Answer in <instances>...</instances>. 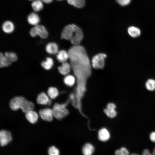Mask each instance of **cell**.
<instances>
[{"label":"cell","mask_w":155,"mask_h":155,"mask_svg":"<svg viewBox=\"0 0 155 155\" xmlns=\"http://www.w3.org/2000/svg\"><path fill=\"white\" fill-rule=\"evenodd\" d=\"M71 67L77 78V96L81 97L85 90L86 80L91 73L89 58L82 46L75 45L68 52Z\"/></svg>","instance_id":"obj_1"},{"label":"cell","mask_w":155,"mask_h":155,"mask_svg":"<svg viewBox=\"0 0 155 155\" xmlns=\"http://www.w3.org/2000/svg\"><path fill=\"white\" fill-rule=\"evenodd\" d=\"M61 38L69 40L73 45H78L83 38L82 30L74 24H70L66 26L61 34Z\"/></svg>","instance_id":"obj_2"},{"label":"cell","mask_w":155,"mask_h":155,"mask_svg":"<svg viewBox=\"0 0 155 155\" xmlns=\"http://www.w3.org/2000/svg\"><path fill=\"white\" fill-rule=\"evenodd\" d=\"M9 106L13 111L21 108L24 113L33 110L34 108V104L32 102L28 101L21 96H16L11 99L9 103Z\"/></svg>","instance_id":"obj_3"},{"label":"cell","mask_w":155,"mask_h":155,"mask_svg":"<svg viewBox=\"0 0 155 155\" xmlns=\"http://www.w3.org/2000/svg\"><path fill=\"white\" fill-rule=\"evenodd\" d=\"M66 106V104L55 103L52 109L53 116L60 120L67 116L69 112L65 108Z\"/></svg>","instance_id":"obj_4"},{"label":"cell","mask_w":155,"mask_h":155,"mask_svg":"<svg viewBox=\"0 0 155 155\" xmlns=\"http://www.w3.org/2000/svg\"><path fill=\"white\" fill-rule=\"evenodd\" d=\"M30 34L32 37L39 36L43 39L46 38L48 36V32L45 27L39 24L31 28L30 31Z\"/></svg>","instance_id":"obj_5"},{"label":"cell","mask_w":155,"mask_h":155,"mask_svg":"<svg viewBox=\"0 0 155 155\" xmlns=\"http://www.w3.org/2000/svg\"><path fill=\"white\" fill-rule=\"evenodd\" d=\"M106 55L103 53H100L95 55L92 60V65L93 67L96 69L103 68L105 64V59Z\"/></svg>","instance_id":"obj_6"},{"label":"cell","mask_w":155,"mask_h":155,"mask_svg":"<svg viewBox=\"0 0 155 155\" xmlns=\"http://www.w3.org/2000/svg\"><path fill=\"white\" fill-rule=\"evenodd\" d=\"M11 133L9 131L1 130L0 131V143L1 146L7 145L12 140Z\"/></svg>","instance_id":"obj_7"},{"label":"cell","mask_w":155,"mask_h":155,"mask_svg":"<svg viewBox=\"0 0 155 155\" xmlns=\"http://www.w3.org/2000/svg\"><path fill=\"white\" fill-rule=\"evenodd\" d=\"M39 114L41 118L43 120L48 122H51L53 119V113L52 110L47 108L40 110Z\"/></svg>","instance_id":"obj_8"},{"label":"cell","mask_w":155,"mask_h":155,"mask_svg":"<svg viewBox=\"0 0 155 155\" xmlns=\"http://www.w3.org/2000/svg\"><path fill=\"white\" fill-rule=\"evenodd\" d=\"M49 97L48 95L45 93L41 92L38 96L36 102L38 104L45 105L48 104L49 105L51 104V100Z\"/></svg>","instance_id":"obj_9"},{"label":"cell","mask_w":155,"mask_h":155,"mask_svg":"<svg viewBox=\"0 0 155 155\" xmlns=\"http://www.w3.org/2000/svg\"><path fill=\"white\" fill-rule=\"evenodd\" d=\"M27 19L29 24L34 26L39 24L40 21L39 16L35 12H31L29 14Z\"/></svg>","instance_id":"obj_10"},{"label":"cell","mask_w":155,"mask_h":155,"mask_svg":"<svg viewBox=\"0 0 155 155\" xmlns=\"http://www.w3.org/2000/svg\"><path fill=\"white\" fill-rule=\"evenodd\" d=\"M116 106L113 103H109L107 106V108L104 110V112L109 117L113 118L115 117L117 115V112L115 109Z\"/></svg>","instance_id":"obj_11"},{"label":"cell","mask_w":155,"mask_h":155,"mask_svg":"<svg viewBox=\"0 0 155 155\" xmlns=\"http://www.w3.org/2000/svg\"><path fill=\"white\" fill-rule=\"evenodd\" d=\"M25 117L27 120L32 124L36 123L38 119L37 113L33 110L29 111L26 113Z\"/></svg>","instance_id":"obj_12"},{"label":"cell","mask_w":155,"mask_h":155,"mask_svg":"<svg viewBox=\"0 0 155 155\" xmlns=\"http://www.w3.org/2000/svg\"><path fill=\"white\" fill-rule=\"evenodd\" d=\"M2 28L3 31L4 32L7 34H10L14 31L15 26L12 22L7 20L4 22Z\"/></svg>","instance_id":"obj_13"},{"label":"cell","mask_w":155,"mask_h":155,"mask_svg":"<svg viewBox=\"0 0 155 155\" xmlns=\"http://www.w3.org/2000/svg\"><path fill=\"white\" fill-rule=\"evenodd\" d=\"M71 68V64L65 62L62 63L61 65L58 67V70L61 74L67 75L70 72Z\"/></svg>","instance_id":"obj_14"},{"label":"cell","mask_w":155,"mask_h":155,"mask_svg":"<svg viewBox=\"0 0 155 155\" xmlns=\"http://www.w3.org/2000/svg\"><path fill=\"white\" fill-rule=\"evenodd\" d=\"M46 50L50 54H57L59 51L58 47L55 43L50 42L46 46Z\"/></svg>","instance_id":"obj_15"},{"label":"cell","mask_w":155,"mask_h":155,"mask_svg":"<svg viewBox=\"0 0 155 155\" xmlns=\"http://www.w3.org/2000/svg\"><path fill=\"white\" fill-rule=\"evenodd\" d=\"M57 54V59L62 63L66 62L69 58L68 52L63 50L58 51Z\"/></svg>","instance_id":"obj_16"},{"label":"cell","mask_w":155,"mask_h":155,"mask_svg":"<svg viewBox=\"0 0 155 155\" xmlns=\"http://www.w3.org/2000/svg\"><path fill=\"white\" fill-rule=\"evenodd\" d=\"M43 2L41 0H34L31 3V6L35 12H39L43 8Z\"/></svg>","instance_id":"obj_17"},{"label":"cell","mask_w":155,"mask_h":155,"mask_svg":"<svg viewBox=\"0 0 155 155\" xmlns=\"http://www.w3.org/2000/svg\"><path fill=\"white\" fill-rule=\"evenodd\" d=\"M110 136L108 131L105 128L101 129L98 132V138L100 141H106L109 139Z\"/></svg>","instance_id":"obj_18"},{"label":"cell","mask_w":155,"mask_h":155,"mask_svg":"<svg viewBox=\"0 0 155 155\" xmlns=\"http://www.w3.org/2000/svg\"><path fill=\"white\" fill-rule=\"evenodd\" d=\"M12 62L4 54H0V67H7L10 65Z\"/></svg>","instance_id":"obj_19"},{"label":"cell","mask_w":155,"mask_h":155,"mask_svg":"<svg viewBox=\"0 0 155 155\" xmlns=\"http://www.w3.org/2000/svg\"><path fill=\"white\" fill-rule=\"evenodd\" d=\"M128 32L129 35L133 38L138 37L141 34L139 29L133 26H130L128 28Z\"/></svg>","instance_id":"obj_20"},{"label":"cell","mask_w":155,"mask_h":155,"mask_svg":"<svg viewBox=\"0 0 155 155\" xmlns=\"http://www.w3.org/2000/svg\"><path fill=\"white\" fill-rule=\"evenodd\" d=\"M54 62L52 59L50 57L46 58V60L42 61L41 63L42 67L45 69H50L53 66Z\"/></svg>","instance_id":"obj_21"},{"label":"cell","mask_w":155,"mask_h":155,"mask_svg":"<svg viewBox=\"0 0 155 155\" xmlns=\"http://www.w3.org/2000/svg\"><path fill=\"white\" fill-rule=\"evenodd\" d=\"M94 148L93 146L89 143L86 144L83 147L82 152L85 155H90L93 152Z\"/></svg>","instance_id":"obj_22"},{"label":"cell","mask_w":155,"mask_h":155,"mask_svg":"<svg viewBox=\"0 0 155 155\" xmlns=\"http://www.w3.org/2000/svg\"><path fill=\"white\" fill-rule=\"evenodd\" d=\"M47 95L51 99H54L58 96L59 92L57 89L55 87H49L48 90Z\"/></svg>","instance_id":"obj_23"},{"label":"cell","mask_w":155,"mask_h":155,"mask_svg":"<svg viewBox=\"0 0 155 155\" xmlns=\"http://www.w3.org/2000/svg\"><path fill=\"white\" fill-rule=\"evenodd\" d=\"M64 82L67 86H71L75 83V79L73 75H67L64 78Z\"/></svg>","instance_id":"obj_24"},{"label":"cell","mask_w":155,"mask_h":155,"mask_svg":"<svg viewBox=\"0 0 155 155\" xmlns=\"http://www.w3.org/2000/svg\"><path fill=\"white\" fill-rule=\"evenodd\" d=\"M146 89L148 90L153 91L155 90V80L153 79H149L145 84Z\"/></svg>","instance_id":"obj_25"},{"label":"cell","mask_w":155,"mask_h":155,"mask_svg":"<svg viewBox=\"0 0 155 155\" xmlns=\"http://www.w3.org/2000/svg\"><path fill=\"white\" fill-rule=\"evenodd\" d=\"M48 154L50 155H58L59 151L58 149L54 146H50L48 150Z\"/></svg>","instance_id":"obj_26"},{"label":"cell","mask_w":155,"mask_h":155,"mask_svg":"<svg viewBox=\"0 0 155 155\" xmlns=\"http://www.w3.org/2000/svg\"><path fill=\"white\" fill-rule=\"evenodd\" d=\"M4 55L10 59L12 62L16 61L18 57L13 52H5Z\"/></svg>","instance_id":"obj_27"},{"label":"cell","mask_w":155,"mask_h":155,"mask_svg":"<svg viewBox=\"0 0 155 155\" xmlns=\"http://www.w3.org/2000/svg\"><path fill=\"white\" fill-rule=\"evenodd\" d=\"M115 154L117 155H127L129 152L124 147H122L119 150H116Z\"/></svg>","instance_id":"obj_28"},{"label":"cell","mask_w":155,"mask_h":155,"mask_svg":"<svg viewBox=\"0 0 155 155\" xmlns=\"http://www.w3.org/2000/svg\"><path fill=\"white\" fill-rule=\"evenodd\" d=\"M85 0H78L74 7L78 8H81L85 5Z\"/></svg>","instance_id":"obj_29"},{"label":"cell","mask_w":155,"mask_h":155,"mask_svg":"<svg viewBox=\"0 0 155 155\" xmlns=\"http://www.w3.org/2000/svg\"><path fill=\"white\" fill-rule=\"evenodd\" d=\"M121 6H124L128 5L131 0H115Z\"/></svg>","instance_id":"obj_30"},{"label":"cell","mask_w":155,"mask_h":155,"mask_svg":"<svg viewBox=\"0 0 155 155\" xmlns=\"http://www.w3.org/2000/svg\"><path fill=\"white\" fill-rule=\"evenodd\" d=\"M150 138L152 142L155 143V131L151 133Z\"/></svg>","instance_id":"obj_31"},{"label":"cell","mask_w":155,"mask_h":155,"mask_svg":"<svg viewBox=\"0 0 155 155\" xmlns=\"http://www.w3.org/2000/svg\"><path fill=\"white\" fill-rule=\"evenodd\" d=\"M78 0H67L68 3L70 5L75 6Z\"/></svg>","instance_id":"obj_32"},{"label":"cell","mask_w":155,"mask_h":155,"mask_svg":"<svg viewBox=\"0 0 155 155\" xmlns=\"http://www.w3.org/2000/svg\"><path fill=\"white\" fill-rule=\"evenodd\" d=\"M143 155H151V154L150 153L149 150L147 149H146L144 150V151L143 152Z\"/></svg>","instance_id":"obj_33"},{"label":"cell","mask_w":155,"mask_h":155,"mask_svg":"<svg viewBox=\"0 0 155 155\" xmlns=\"http://www.w3.org/2000/svg\"><path fill=\"white\" fill-rule=\"evenodd\" d=\"M43 3L49 4L51 3L53 0H41Z\"/></svg>","instance_id":"obj_34"},{"label":"cell","mask_w":155,"mask_h":155,"mask_svg":"<svg viewBox=\"0 0 155 155\" xmlns=\"http://www.w3.org/2000/svg\"><path fill=\"white\" fill-rule=\"evenodd\" d=\"M152 154L154 155H155V147L154 148L153 150Z\"/></svg>","instance_id":"obj_35"},{"label":"cell","mask_w":155,"mask_h":155,"mask_svg":"<svg viewBox=\"0 0 155 155\" xmlns=\"http://www.w3.org/2000/svg\"><path fill=\"white\" fill-rule=\"evenodd\" d=\"M28 0L30 1H33L34 0Z\"/></svg>","instance_id":"obj_36"},{"label":"cell","mask_w":155,"mask_h":155,"mask_svg":"<svg viewBox=\"0 0 155 155\" xmlns=\"http://www.w3.org/2000/svg\"><path fill=\"white\" fill-rule=\"evenodd\" d=\"M58 0V1H62V0Z\"/></svg>","instance_id":"obj_37"}]
</instances>
